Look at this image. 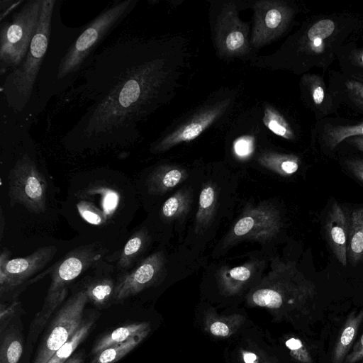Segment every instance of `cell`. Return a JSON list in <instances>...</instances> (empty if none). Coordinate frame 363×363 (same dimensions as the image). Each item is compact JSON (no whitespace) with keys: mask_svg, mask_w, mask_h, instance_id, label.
<instances>
[{"mask_svg":"<svg viewBox=\"0 0 363 363\" xmlns=\"http://www.w3.org/2000/svg\"><path fill=\"white\" fill-rule=\"evenodd\" d=\"M164 45L129 36L97 50L66 91L81 115L66 133L68 147L131 143L138 126L164 101L170 74Z\"/></svg>","mask_w":363,"mask_h":363,"instance_id":"6da1fadb","label":"cell"},{"mask_svg":"<svg viewBox=\"0 0 363 363\" xmlns=\"http://www.w3.org/2000/svg\"><path fill=\"white\" fill-rule=\"evenodd\" d=\"M56 3L57 0H43L39 23L26 57L1 79V117L31 124L41 113L37 82L50 41Z\"/></svg>","mask_w":363,"mask_h":363,"instance_id":"7a4b0ae2","label":"cell"},{"mask_svg":"<svg viewBox=\"0 0 363 363\" xmlns=\"http://www.w3.org/2000/svg\"><path fill=\"white\" fill-rule=\"evenodd\" d=\"M138 0L116 1L106 6L88 24L67 50L50 88L48 101L66 92L96 52L99 45L136 7Z\"/></svg>","mask_w":363,"mask_h":363,"instance_id":"3957f363","label":"cell"},{"mask_svg":"<svg viewBox=\"0 0 363 363\" xmlns=\"http://www.w3.org/2000/svg\"><path fill=\"white\" fill-rule=\"evenodd\" d=\"M362 22L356 17L335 15L315 18L303 29L296 44L301 69H326L343 43Z\"/></svg>","mask_w":363,"mask_h":363,"instance_id":"277c9868","label":"cell"},{"mask_svg":"<svg viewBox=\"0 0 363 363\" xmlns=\"http://www.w3.org/2000/svg\"><path fill=\"white\" fill-rule=\"evenodd\" d=\"M104 253V250L94 244L80 246L51 268V282L42 309L31 323L28 341L36 340L52 313L65 299L69 284L96 262Z\"/></svg>","mask_w":363,"mask_h":363,"instance_id":"5b68a950","label":"cell"},{"mask_svg":"<svg viewBox=\"0 0 363 363\" xmlns=\"http://www.w3.org/2000/svg\"><path fill=\"white\" fill-rule=\"evenodd\" d=\"M43 0L25 1L0 26V74L18 67L26 57L39 23Z\"/></svg>","mask_w":363,"mask_h":363,"instance_id":"8992f818","label":"cell"},{"mask_svg":"<svg viewBox=\"0 0 363 363\" xmlns=\"http://www.w3.org/2000/svg\"><path fill=\"white\" fill-rule=\"evenodd\" d=\"M315 287L303 277L255 290L247 302L251 306L264 308L279 320L293 321L309 313L315 297Z\"/></svg>","mask_w":363,"mask_h":363,"instance_id":"52a82bcc","label":"cell"},{"mask_svg":"<svg viewBox=\"0 0 363 363\" xmlns=\"http://www.w3.org/2000/svg\"><path fill=\"white\" fill-rule=\"evenodd\" d=\"M60 7L61 1H57L52 15L50 41L38 78L37 91L40 112L49 101V92L61 60L85 28V26L79 28L66 26L61 20Z\"/></svg>","mask_w":363,"mask_h":363,"instance_id":"ba28073f","label":"cell"},{"mask_svg":"<svg viewBox=\"0 0 363 363\" xmlns=\"http://www.w3.org/2000/svg\"><path fill=\"white\" fill-rule=\"evenodd\" d=\"M88 301L84 289L73 294L60 308L39 345L33 363H48L53 354L78 330Z\"/></svg>","mask_w":363,"mask_h":363,"instance_id":"9c48e42d","label":"cell"},{"mask_svg":"<svg viewBox=\"0 0 363 363\" xmlns=\"http://www.w3.org/2000/svg\"><path fill=\"white\" fill-rule=\"evenodd\" d=\"M9 195L12 204H21L31 212L40 213L46 209L47 182L28 153L9 172Z\"/></svg>","mask_w":363,"mask_h":363,"instance_id":"30bf717a","label":"cell"},{"mask_svg":"<svg viewBox=\"0 0 363 363\" xmlns=\"http://www.w3.org/2000/svg\"><path fill=\"white\" fill-rule=\"evenodd\" d=\"M57 252L55 246L43 247L31 255L10 259L11 252L4 248L0 255L1 295L23 284L41 270Z\"/></svg>","mask_w":363,"mask_h":363,"instance_id":"8fae6325","label":"cell"},{"mask_svg":"<svg viewBox=\"0 0 363 363\" xmlns=\"http://www.w3.org/2000/svg\"><path fill=\"white\" fill-rule=\"evenodd\" d=\"M294 13V9L283 1H257L254 5L252 45L261 47L279 37L286 30Z\"/></svg>","mask_w":363,"mask_h":363,"instance_id":"7c38bea8","label":"cell"},{"mask_svg":"<svg viewBox=\"0 0 363 363\" xmlns=\"http://www.w3.org/2000/svg\"><path fill=\"white\" fill-rule=\"evenodd\" d=\"M248 26L238 17L235 5L226 4L218 16L216 26V44L225 56L246 54L250 49Z\"/></svg>","mask_w":363,"mask_h":363,"instance_id":"4fadbf2b","label":"cell"},{"mask_svg":"<svg viewBox=\"0 0 363 363\" xmlns=\"http://www.w3.org/2000/svg\"><path fill=\"white\" fill-rule=\"evenodd\" d=\"M228 104V101H223L199 110L164 137L154 147V150L156 152L164 151L180 143L195 139L221 116Z\"/></svg>","mask_w":363,"mask_h":363,"instance_id":"5bb4252c","label":"cell"},{"mask_svg":"<svg viewBox=\"0 0 363 363\" xmlns=\"http://www.w3.org/2000/svg\"><path fill=\"white\" fill-rule=\"evenodd\" d=\"M160 267V256L154 254L131 272L123 273L116 281L113 301H123L150 286L157 278Z\"/></svg>","mask_w":363,"mask_h":363,"instance_id":"9a60e30c","label":"cell"},{"mask_svg":"<svg viewBox=\"0 0 363 363\" xmlns=\"http://www.w3.org/2000/svg\"><path fill=\"white\" fill-rule=\"evenodd\" d=\"M347 224L343 209L334 201L326 217L325 233L330 249L343 266L347 263Z\"/></svg>","mask_w":363,"mask_h":363,"instance_id":"2e32d148","label":"cell"},{"mask_svg":"<svg viewBox=\"0 0 363 363\" xmlns=\"http://www.w3.org/2000/svg\"><path fill=\"white\" fill-rule=\"evenodd\" d=\"M306 101L317 116H324L333 110V101L323 79L317 74H306L302 78Z\"/></svg>","mask_w":363,"mask_h":363,"instance_id":"e0dca14e","label":"cell"},{"mask_svg":"<svg viewBox=\"0 0 363 363\" xmlns=\"http://www.w3.org/2000/svg\"><path fill=\"white\" fill-rule=\"evenodd\" d=\"M362 322L363 309L349 314L333 348L332 363L345 362Z\"/></svg>","mask_w":363,"mask_h":363,"instance_id":"ac0fdd59","label":"cell"},{"mask_svg":"<svg viewBox=\"0 0 363 363\" xmlns=\"http://www.w3.org/2000/svg\"><path fill=\"white\" fill-rule=\"evenodd\" d=\"M151 330L149 322L130 323L108 332L99 338L93 346L91 354H97L105 349L128 341L139 335H148Z\"/></svg>","mask_w":363,"mask_h":363,"instance_id":"d6986e66","label":"cell"},{"mask_svg":"<svg viewBox=\"0 0 363 363\" xmlns=\"http://www.w3.org/2000/svg\"><path fill=\"white\" fill-rule=\"evenodd\" d=\"M245 320V316L240 314L223 315L211 311L205 315L204 328L213 336L225 338L236 333Z\"/></svg>","mask_w":363,"mask_h":363,"instance_id":"ffe728a7","label":"cell"},{"mask_svg":"<svg viewBox=\"0 0 363 363\" xmlns=\"http://www.w3.org/2000/svg\"><path fill=\"white\" fill-rule=\"evenodd\" d=\"M347 254L352 264L363 258V207L354 209L350 216Z\"/></svg>","mask_w":363,"mask_h":363,"instance_id":"44dd1931","label":"cell"},{"mask_svg":"<svg viewBox=\"0 0 363 363\" xmlns=\"http://www.w3.org/2000/svg\"><path fill=\"white\" fill-rule=\"evenodd\" d=\"M116 281L110 277L94 279L84 287L88 301L96 306L102 307L113 301Z\"/></svg>","mask_w":363,"mask_h":363,"instance_id":"7402d4cb","label":"cell"},{"mask_svg":"<svg viewBox=\"0 0 363 363\" xmlns=\"http://www.w3.org/2000/svg\"><path fill=\"white\" fill-rule=\"evenodd\" d=\"M147 240L146 231L141 229L135 233L125 245L117 262L118 269L123 272L131 267L142 253Z\"/></svg>","mask_w":363,"mask_h":363,"instance_id":"603a6c76","label":"cell"},{"mask_svg":"<svg viewBox=\"0 0 363 363\" xmlns=\"http://www.w3.org/2000/svg\"><path fill=\"white\" fill-rule=\"evenodd\" d=\"M95 318L84 320L81 326L72 335V337L53 354L48 363H64L73 354L77 347L86 338L92 326Z\"/></svg>","mask_w":363,"mask_h":363,"instance_id":"cb8c5ba5","label":"cell"},{"mask_svg":"<svg viewBox=\"0 0 363 363\" xmlns=\"http://www.w3.org/2000/svg\"><path fill=\"white\" fill-rule=\"evenodd\" d=\"M147 335H139L125 342L109 347L96 354L90 363H116L138 347Z\"/></svg>","mask_w":363,"mask_h":363,"instance_id":"d4e9b609","label":"cell"},{"mask_svg":"<svg viewBox=\"0 0 363 363\" xmlns=\"http://www.w3.org/2000/svg\"><path fill=\"white\" fill-rule=\"evenodd\" d=\"M363 136V123L351 125H330L323 133V140L330 150L347 138Z\"/></svg>","mask_w":363,"mask_h":363,"instance_id":"484cf974","label":"cell"},{"mask_svg":"<svg viewBox=\"0 0 363 363\" xmlns=\"http://www.w3.org/2000/svg\"><path fill=\"white\" fill-rule=\"evenodd\" d=\"M263 123L274 134L287 140H294L295 133L286 118L277 109L267 106L264 111Z\"/></svg>","mask_w":363,"mask_h":363,"instance_id":"4316f807","label":"cell"},{"mask_svg":"<svg viewBox=\"0 0 363 363\" xmlns=\"http://www.w3.org/2000/svg\"><path fill=\"white\" fill-rule=\"evenodd\" d=\"M21 337L16 333H9L1 342L0 363H18L23 354Z\"/></svg>","mask_w":363,"mask_h":363,"instance_id":"83f0119b","label":"cell"},{"mask_svg":"<svg viewBox=\"0 0 363 363\" xmlns=\"http://www.w3.org/2000/svg\"><path fill=\"white\" fill-rule=\"evenodd\" d=\"M182 177V172L176 169H172L164 172L160 171L153 174L150 179L149 186L152 190L157 188H172L180 182Z\"/></svg>","mask_w":363,"mask_h":363,"instance_id":"f1b7e54d","label":"cell"},{"mask_svg":"<svg viewBox=\"0 0 363 363\" xmlns=\"http://www.w3.org/2000/svg\"><path fill=\"white\" fill-rule=\"evenodd\" d=\"M250 269L245 266L233 268L228 272V277L224 282V289L228 294L235 293L239 289L241 283L250 278Z\"/></svg>","mask_w":363,"mask_h":363,"instance_id":"f546056e","label":"cell"},{"mask_svg":"<svg viewBox=\"0 0 363 363\" xmlns=\"http://www.w3.org/2000/svg\"><path fill=\"white\" fill-rule=\"evenodd\" d=\"M290 355L298 363H313L312 357L306 346L298 338L291 337L286 341Z\"/></svg>","mask_w":363,"mask_h":363,"instance_id":"4dcf8cb0","label":"cell"},{"mask_svg":"<svg viewBox=\"0 0 363 363\" xmlns=\"http://www.w3.org/2000/svg\"><path fill=\"white\" fill-rule=\"evenodd\" d=\"M277 169L284 174L290 175L295 173L299 167V160L295 155H281L272 158Z\"/></svg>","mask_w":363,"mask_h":363,"instance_id":"1f68e13d","label":"cell"},{"mask_svg":"<svg viewBox=\"0 0 363 363\" xmlns=\"http://www.w3.org/2000/svg\"><path fill=\"white\" fill-rule=\"evenodd\" d=\"M345 87L347 94L363 108V83L350 79L346 81Z\"/></svg>","mask_w":363,"mask_h":363,"instance_id":"d6a6232c","label":"cell"},{"mask_svg":"<svg viewBox=\"0 0 363 363\" xmlns=\"http://www.w3.org/2000/svg\"><path fill=\"white\" fill-rule=\"evenodd\" d=\"M253 147V140L250 136H243L234 143V150L239 156H247L251 153Z\"/></svg>","mask_w":363,"mask_h":363,"instance_id":"836d02e7","label":"cell"},{"mask_svg":"<svg viewBox=\"0 0 363 363\" xmlns=\"http://www.w3.org/2000/svg\"><path fill=\"white\" fill-rule=\"evenodd\" d=\"M363 359V334L353 345L344 363H357Z\"/></svg>","mask_w":363,"mask_h":363,"instance_id":"e575fe53","label":"cell"},{"mask_svg":"<svg viewBox=\"0 0 363 363\" xmlns=\"http://www.w3.org/2000/svg\"><path fill=\"white\" fill-rule=\"evenodd\" d=\"M254 225V219L250 217H244L235 224L233 231L238 236H241L249 233Z\"/></svg>","mask_w":363,"mask_h":363,"instance_id":"d590c367","label":"cell"},{"mask_svg":"<svg viewBox=\"0 0 363 363\" xmlns=\"http://www.w3.org/2000/svg\"><path fill=\"white\" fill-rule=\"evenodd\" d=\"M214 190L211 186L205 187L200 194L199 206L202 210L208 208L213 203Z\"/></svg>","mask_w":363,"mask_h":363,"instance_id":"8d00e7d4","label":"cell"},{"mask_svg":"<svg viewBox=\"0 0 363 363\" xmlns=\"http://www.w3.org/2000/svg\"><path fill=\"white\" fill-rule=\"evenodd\" d=\"M179 200L177 196L169 198L162 206V214L167 218L174 216L179 209Z\"/></svg>","mask_w":363,"mask_h":363,"instance_id":"74e56055","label":"cell"},{"mask_svg":"<svg viewBox=\"0 0 363 363\" xmlns=\"http://www.w3.org/2000/svg\"><path fill=\"white\" fill-rule=\"evenodd\" d=\"M349 170L363 182V159H351L345 162Z\"/></svg>","mask_w":363,"mask_h":363,"instance_id":"f35d334b","label":"cell"},{"mask_svg":"<svg viewBox=\"0 0 363 363\" xmlns=\"http://www.w3.org/2000/svg\"><path fill=\"white\" fill-rule=\"evenodd\" d=\"M18 303L15 301L10 304H1L0 306V320H1V328L3 325L11 318L13 313L16 311Z\"/></svg>","mask_w":363,"mask_h":363,"instance_id":"ab89813d","label":"cell"},{"mask_svg":"<svg viewBox=\"0 0 363 363\" xmlns=\"http://www.w3.org/2000/svg\"><path fill=\"white\" fill-rule=\"evenodd\" d=\"M350 59L352 60V65L357 67L358 74L363 76V48L354 50Z\"/></svg>","mask_w":363,"mask_h":363,"instance_id":"60d3db41","label":"cell"},{"mask_svg":"<svg viewBox=\"0 0 363 363\" xmlns=\"http://www.w3.org/2000/svg\"><path fill=\"white\" fill-rule=\"evenodd\" d=\"M242 359L245 363H259V357L250 352H243Z\"/></svg>","mask_w":363,"mask_h":363,"instance_id":"b9f144b4","label":"cell"},{"mask_svg":"<svg viewBox=\"0 0 363 363\" xmlns=\"http://www.w3.org/2000/svg\"><path fill=\"white\" fill-rule=\"evenodd\" d=\"M348 142L357 149L363 152V136L350 138H349Z\"/></svg>","mask_w":363,"mask_h":363,"instance_id":"7bdbcfd3","label":"cell"},{"mask_svg":"<svg viewBox=\"0 0 363 363\" xmlns=\"http://www.w3.org/2000/svg\"><path fill=\"white\" fill-rule=\"evenodd\" d=\"M64 363H84V354L82 352L75 353Z\"/></svg>","mask_w":363,"mask_h":363,"instance_id":"ee69618b","label":"cell"},{"mask_svg":"<svg viewBox=\"0 0 363 363\" xmlns=\"http://www.w3.org/2000/svg\"><path fill=\"white\" fill-rule=\"evenodd\" d=\"M4 224V216L2 214V211H1V238H2V236H3Z\"/></svg>","mask_w":363,"mask_h":363,"instance_id":"f6af8a7d","label":"cell"},{"mask_svg":"<svg viewBox=\"0 0 363 363\" xmlns=\"http://www.w3.org/2000/svg\"><path fill=\"white\" fill-rule=\"evenodd\" d=\"M362 363H363V359H362Z\"/></svg>","mask_w":363,"mask_h":363,"instance_id":"bcb514c9","label":"cell"},{"mask_svg":"<svg viewBox=\"0 0 363 363\" xmlns=\"http://www.w3.org/2000/svg\"><path fill=\"white\" fill-rule=\"evenodd\" d=\"M362 111H363V108H362Z\"/></svg>","mask_w":363,"mask_h":363,"instance_id":"7dc6e473","label":"cell"}]
</instances>
